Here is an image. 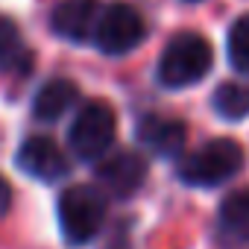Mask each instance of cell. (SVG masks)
Instances as JSON below:
<instances>
[{
	"instance_id": "cell-1",
	"label": "cell",
	"mask_w": 249,
	"mask_h": 249,
	"mask_svg": "<svg viewBox=\"0 0 249 249\" xmlns=\"http://www.w3.org/2000/svg\"><path fill=\"white\" fill-rule=\"evenodd\" d=\"M243 167V150L231 138H214L179 161V179L191 188H217Z\"/></svg>"
},
{
	"instance_id": "cell-7",
	"label": "cell",
	"mask_w": 249,
	"mask_h": 249,
	"mask_svg": "<svg viewBox=\"0 0 249 249\" xmlns=\"http://www.w3.org/2000/svg\"><path fill=\"white\" fill-rule=\"evenodd\" d=\"M100 12L103 9L97 0H62L50 15V27L56 36L68 41H88L94 38Z\"/></svg>"
},
{
	"instance_id": "cell-16",
	"label": "cell",
	"mask_w": 249,
	"mask_h": 249,
	"mask_svg": "<svg viewBox=\"0 0 249 249\" xmlns=\"http://www.w3.org/2000/svg\"><path fill=\"white\" fill-rule=\"evenodd\" d=\"M188 3H196V0H188Z\"/></svg>"
},
{
	"instance_id": "cell-4",
	"label": "cell",
	"mask_w": 249,
	"mask_h": 249,
	"mask_svg": "<svg viewBox=\"0 0 249 249\" xmlns=\"http://www.w3.org/2000/svg\"><path fill=\"white\" fill-rule=\"evenodd\" d=\"M114 129H117V117L111 111L108 103H88L79 108L73 126H71V150L85 159V161H97L103 156H108V147L114 141Z\"/></svg>"
},
{
	"instance_id": "cell-9",
	"label": "cell",
	"mask_w": 249,
	"mask_h": 249,
	"mask_svg": "<svg viewBox=\"0 0 249 249\" xmlns=\"http://www.w3.org/2000/svg\"><path fill=\"white\" fill-rule=\"evenodd\" d=\"M138 141L159 156H176L185 147V123L173 117H144L138 123Z\"/></svg>"
},
{
	"instance_id": "cell-8",
	"label": "cell",
	"mask_w": 249,
	"mask_h": 249,
	"mask_svg": "<svg viewBox=\"0 0 249 249\" xmlns=\"http://www.w3.org/2000/svg\"><path fill=\"white\" fill-rule=\"evenodd\" d=\"M18 167L38 182H56L68 173V159L56 141L30 138V141H24V147L18 153Z\"/></svg>"
},
{
	"instance_id": "cell-14",
	"label": "cell",
	"mask_w": 249,
	"mask_h": 249,
	"mask_svg": "<svg viewBox=\"0 0 249 249\" xmlns=\"http://www.w3.org/2000/svg\"><path fill=\"white\" fill-rule=\"evenodd\" d=\"M229 59L237 71L249 73V15L237 18L229 30Z\"/></svg>"
},
{
	"instance_id": "cell-15",
	"label": "cell",
	"mask_w": 249,
	"mask_h": 249,
	"mask_svg": "<svg viewBox=\"0 0 249 249\" xmlns=\"http://www.w3.org/2000/svg\"><path fill=\"white\" fill-rule=\"evenodd\" d=\"M9 205H12V191H9V182L0 176V217L9 211Z\"/></svg>"
},
{
	"instance_id": "cell-5",
	"label": "cell",
	"mask_w": 249,
	"mask_h": 249,
	"mask_svg": "<svg viewBox=\"0 0 249 249\" xmlns=\"http://www.w3.org/2000/svg\"><path fill=\"white\" fill-rule=\"evenodd\" d=\"M144 36H147V27L138 9H132L129 3H108L100 12L94 44L106 56H126L144 41Z\"/></svg>"
},
{
	"instance_id": "cell-13",
	"label": "cell",
	"mask_w": 249,
	"mask_h": 249,
	"mask_svg": "<svg viewBox=\"0 0 249 249\" xmlns=\"http://www.w3.org/2000/svg\"><path fill=\"white\" fill-rule=\"evenodd\" d=\"M24 59H27V50H24L18 27L6 18H0V71H12Z\"/></svg>"
},
{
	"instance_id": "cell-12",
	"label": "cell",
	"mask_w": 249,
	"mask_h": 249,
	"mask_svg": "<svg viewBox=\"0 0 249 249\" xmlns=\"http://www.w3.org/2000/svg\"><path fill=\"white\" fill-rule=\"evenodd\" d=\"M211 106L226 120H243L249 114V82H223L214 91Z\"/></svg>"
},
{
	"instance_id": "cell-10",
	"label": "cell",
	"mask_w": 249,
	"mask_h": 249,
	"mask_svg": "<svg viewBox=\"0 0 249 249\" xmlns=\"http://www.w3.org/2000/svg\"><path fill=\"white\" fill-rule=\"evenodd\" d=\"M79 88L68 79H50L33 100V111L41 120H59L71 106H76Z\"/></svg>"
},
{
	"instance_id": "cell-6",
	"label": "cell",
	"mask_w": 249,
	"mask_h": 249,
	"mask_svg": "<svg viewBox=\"0 0 249 249\" xmlns=\"http://www.w3.org/2000/svg\"><path fill=\"white\" fill-rule=\"evenodd\" d=\"M97 179L111 196H132L147 179V159L132 150L103 156L97 164Z\"/></svg>"
},
{
	"instance_id": "cell-11",
	"label": "cell",
	"mask_w": 249,
	"mask_h": 249,
	"mask_svg": "<svg viewBox=\"0 0 249 249\" xmlns=\"http://www.w3.org/2000/svg\"><path fill=\"white\" fill-rule=\"evenodd\" d=\"M220 226L234 240H249V191H234L220 205Z\"/></svg>"
},
{
	"instance_id": "cell-3",
	"label": "cell",
	"mask_w": 249,
	"mask_h": 249,
	"mask_svg": "<svg viewBox=\"0 0 249 249\" xmlns=\"http://www.w3.org/2000/svg\"><path fill=\"white\" fill-rule=\"evenodd\" d=\"M106 220V199L97 188L71 185L59 196V226L71 246L88 243Z\"/></svg>"
},
{
	"instance_id": "cell-2",
	"label": "cell",
	"mask_w": 249,
	"mask_h": 249,
	"mask_svg": "<svg viewBox=\"0 0 249 249\" xmlns=\"http://www.w3.org/2000/svg\"><path fill=\"white\" fill-rule=\"evenodd\" d=\"M211 59H214V50L202 36L182 33L161 53L159 82L164 88H188L211 71Z\"/></svg>"
}]
</instances>
